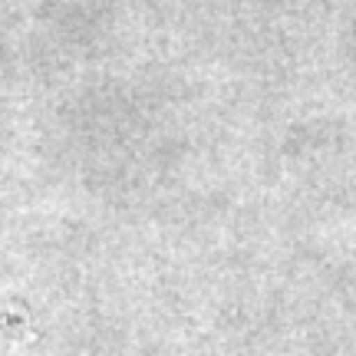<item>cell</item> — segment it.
<instances>
[{
  "mask_svg": "<svg viewBox=\"0 0 356 356\" xmlns=\"http://www.w3.org/2000/svg\"><path fill=\"white\" fill-rule=\"evenodd\" d=\"M0 337H7V340H30L33 330H30V323H26L24 317L0 310Z\"/></svg>",
  "mask_w": 356,
  "mask_h": 356,
  "instance_id": "cell-1",
  "label": "cell"
}]
</instances>
